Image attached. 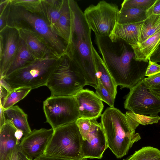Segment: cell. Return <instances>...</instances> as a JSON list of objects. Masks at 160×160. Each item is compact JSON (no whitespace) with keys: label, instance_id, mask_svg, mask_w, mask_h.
<instances>
[{"label":"cell","instance_id":"cell-1","mask_svg":"<svg viewBox=\"0 0 160 160\" xmlns=\"http://www.w3.org/2000/svg\"><path fill=\"white\" fill-rule=\"evenodd\" d=\"M95 43L117 86L130 89L144 79L148 62L136 60L130 45L122 40L113 42L109 37L96 35Z\"/></svg>","mask_w":160,"mask_h":160},{"label":"cell","instance_id":"cell-2","mask_svg":"<svg viewBox=\"0 0 160 160\" xmlns=\"http://www.w3.org/2000/svg\"><path fill=\"white\" fill-rule=\"evenodd\" d=\"M72 25L69 43L66 55L72 64L82 74L87 85L95 89L98 85L96 61L91 37V30L85 18L83 12L77 2L68 0Z\"/></svg>","mask_w":160,"mask_h":160},{"label":"cell","instance_id":"cell-3","mask_svg":"<svg viewBox=\"0 0 160 160\" xmlns=\"http://www.w3.org/2000/svg\"><path fill=\"white\" fill-rule=\"evenodd\" d=\"M101 124L108 148L118 158L126 155L133 144L141 139L135 129L141 124L139 115L131 112L125 114L117 108H107L102 114Z\"/></svg>","mask_w":160,"mask_h":160},{"label":"cell","instance_id":"cell-4","mask_svg":"<svg viewBox=\"0 0 160 160\" xmlns=\"http://www.w3.org/2000/svg\"><path fill=\"white\" fill-rule=\"evenodd\" d=\"M8 26L16 29L30 30L43 38L59 56L62 57L66 54L67 44L52 32L41 15L32 13L11 4Z\"/></svg>","mask_w":160,"mask_h":160},{"label":"cell","instance_id":"cell-5","mask_svg":"<svg viewBox=\"0 0 160 160\" xmlns=\"http://www.w3.org/2000/svg\"><path fill=\"white\" fill-rule=\"evenodd\" d=\"M86 85L83 76L65 55L59 59L46 86L51 96L73 97Z\"/></svg>","mask_w":160,"mask_h":160},{"label":"cell","instance_id":"cell-6","mask_svg":"<svg viewBox=\"0 0 160 160\" xmlns=\"http://www.w3.org/2000/svg\"><path fill=\"white\" fill-rule=\"evenodd\" d=\"M60 58L37 59L27 66L2 78L12 89L21 87L32 89L46 86Z\"/></svg>","mask_w":160,"mask_h":160},{"label":"cell","instance_id":"cell-7","mask_svg":"<svg viewBox=\"0 0 160 160\" xmlns=\"http://www.w3.org/2000/svg\"><path fill=\"white\" fill-rule=\"evenodd\" d=\"M82 138L76 121L54 130L43 154L74 159L83 158Z\"/></svg>","mask_w":160,"mask_h":160},{"label":"cell","instance_id":"cell-8","mask_svg":"<svg viewBox=\"0 0 160 160\" xmlns=\"http://www.w3.org/2000/svg\"><path fill=\"white\" fill-rule=\"evenodd\" d=\"M43 110L46 122L54 130L80 117L74 96H50L44 101Z\"/></svg>","mask_w":160,"mask_h":160},{"label":"cell","instance_id":"cell-9","mask_svg":"<svg viewBox=\"0 0 160 160\" xmlns=\"http://www.w3.org/2000/svg\"><path fill=\"white\" fill-rule=\"evenodd\" d=\"M119 10L116 3L101 1L96 5H90L83 14L88 26L95 35L109 37L117 22Z\"/></svg>","mask_w":160,"mask_h":160},{"label":"cell","instance_id":"cell-10","mask_svg":"<svg viewBox=\"0 0 160 160\" xmlns=\"http://www.w3.org/2000/svg\"><path fill=\"white\" fill-rule=\"evenodd\" d=\"M130 90L124 102L125 109L139 115H158L160 99L149 91L143 79Z\"/></svg>","mask_w":160,"mask_h":160},{"label":"cell","instance_id":"cell-11","mask_svg":"<svg viewBox=\"0 0 160 160\" xmlns=\"http://www.w3.org/2000/svg\"><path fill=\"white\" fill-rule=\"evenodd\" d=\"M91 120L90 131L82 138L83 158L100 159L108 148L107 139L101 123L96 119Z\"/></svg>","mask_w":160,"mask_h":160},{"label":"cell","instance_id":"cell-12","mask_svg":"<svg viewBox=\"0 0 160 160\" xmlns=\"http://www.w3.org/2000/svg\"><path fill=\"white\" fill-rule=\"evenodd\" d=\"M52 128L34 129L23 136L19 145L20 149L26 158L33 160L43 154L54 132Z\"/></svg>","mask_w":160,"mask_h":160},{"label":"cell","instance_id":"cell-13","mask_svg":"<svg viewBox=\"0 0 160 160\" xmlns=\"http://www.w3.org/2000/svg\"><path fill=\"white\" fill-rule=\"evenodd\" d=\"M0 37L2 40L3 51L0 57V78L4 77L18 51L20 38L18 30L7 26L0 32Z\"/></svg>","mask_w":160,"mask_h":160},{"label":"cell","instance_id":"cell-14","mask_svg":"<svg viewBox=\"0 0 160 160\" xmlns=\"http://www.w3.org/2000/svg\"><path fill=\"white\" fill-rule=\"evenodd\" d=\"M17 29L20 38L25 42L36 59L47 57H62L56 52L43 38L36 33L26 28Z\"/></svg>","mask_w":160,"mask_h":160},{"label":"cell","instance_id":"cell-15","mask_svg":"<svg viewBox=\"0 0 160 160\" xmlns=\"http://www.w3.org/2000/svg\"><path fill=\"white\" fill-rule=\"evenodd\" d=\"M74 97L80 118L96 119L101 116L102 101L93 91L83 89Z\"/></svg>","mask_w":160,"mask_h":160},{"label":"cell","instance_id":"cell-16","mask_svg":"<svg viewBox=\"0 0 160 160\" xmlns=\"http://www.w3.org/2000/svg\"><path fill=\"white\" fill-rule=\"evenodd\" d=\"M144 21L126 24L117 22L109 37L113 42L122 40L130 46L135 44L138 42Z\"/></svg>","mask_w":160,"mask_h":160},{"label":"cell","instance_id":"cell-17","mask_svg":"<svg viewBox=\"0 0 160 160\" xmlns=\"http://www.w3.org/2000/svg\"><path fill=\"white\" fill-rule=\"evenodd\" d=\"M16 130L12 123L8 120L0 128V160H7L18 145L15 136Z\"/></svg>","mask_w":160,"mask_h":160},{"label":"cell","instance_id":"cell-18","mask_svg":"<svg viewBox=\"0 0 160 160\" xmlns=\"http://www.w3.org/2000/svg\"><path fill=\"white\" fill-rule=\"evenodd\" d=\"M160 44V31L141 43L131 46L135 54V60L148 62V59Z\"/></svg>","mask_w":160,"mask_h":160},{"label":"cell","instance_id":"cell-19","mask_svg":"<svg viewBox=\"0 0 160 160\" xmlns=\"http://www.w3.org/2000/svg\"><path fill=\"white\" fill-rule=\"evenodd\" d=\"M64 2V0H41L42 16L53 33L62 13Z\"/></svg>","mask_w":160,"mask_h":160},{"label":"cell","instance_id":"cell-20","mask_svg":"<svg viewBox=\"0 0 160 160\" xmlns=\"http://www.w3.org/2000/svg\"><path fill=\"white\" fill-rule=\"evenodd\" d=\"M96 66V76L103 86L115 98L117 93V85L104 62L95 48L93 49Z\"/></svg>","mask_w":160,"mask_h":160},{"label":"cell","instance_id":"cell-21","mask_svg":"<svg viewBox=\"0 0 160 160\" xmlns=\"http://www.w3.org/2000/svg\"><path fill=\"white\" fill-rule=\"evenodd\" d=\"M72 18L68 0H64L61 15L56 24L54 33L67 45L70 41Z\"/></svg>","mask_w":160,"mask_h":160},{"label":"cell","instance_id":"cell-22","mask_svg":"<svg viewBox=\"0 0 160 160\" xmlns=\"http://www.w3.org/2000/svg\"><path fill=\"white\" fill-rule=\"evenodd\" d=\"M6 120L11 122L17 129L23 132L25 136L32 132L28 121V116L18 106L4 110Z\"/></svg>","mask_w":160,"mask_h":160},{"label":"cell","instance_id":"cell-23","mask_svg":"<svg viewBox=\"0 0 160 160\" xmlns=\"http://www.w3.org/2000/svg\"><path fill=\"white\" fill-rule=\"evenodd\" d=\"M36 60L25 42L20 38L17 52L4 77L8 76L18 69L27 66Z\"/></svg>","mask_w":160,"mask_h":160},{"label":"cell","instance_id":"cell-24","mask_svg":"<svg viewBox=\"0 0 160 160\" xmlns=\"http://www.w3.org/2000/svg\"><path fill=\"white\" fill-rule=\"evenodd\" d=\"M149 8L120 9L117 16V22L126 24L143 21L149 16Z\"/></svg>","mask_w":160,"mask_h":160},{"label":"cell","instance_id":"cell-25","mask_svg":"<svg viewBox=\"0 0 160 160\" xmlns=\"http://www.w3.org/2000/svg\"><path fill=\"white\" fill-rule=\"evenodd\" d=\"M160 31V14H151L144 21L138 43H141Z\"/></svg>","mask_w":160,"mask_h":160},{"label":"cell","instance_id":"cell-26","mask_svg":"<svg viewBox=\"0 0 160 160\" xmlns=\"http://www.w3.org/2000/svg\"><path fill=\"white\" fill-rule=\"evenodd\" d=\"M123 160H160V150L151 146L143 147Z\"/></svg>","mask_w":160,"mask_h":160},{"label":"cell","instance_id":"cell-27","mask_svg":"<svg viewBox=\"0 0 160 160\" xmlns=\"http://www.w3.org/2000/svg\"><path fill=\"white\" fill-rule=\"evenodd\" d=\"M32 89L27 87H21L13 89L8 94L2 106L5 109L11 108L24 98Z\"/></svg>","mask_w":160,"mask_h":160},{"label":"cell","instance_id":"cell-28","mask_svg":"<svg viewBox=\"0 0 160 160\" xmlns=\"http://www.w3.org/2000/svg\"><path fill=\"white\" fill-rule=\"evenodd\" d=\"M12 5L21 7L32 13L42 16L41 0H11Z\"/></svg>","mask_w":160,"mask_h":160},{"label":"cell","instance_id":"cell-29","mask_svg":"<svg viewBox=\"0 0 160 160\" xmlns=\"http://www.w3.org/2000/svg\"><path fill=\"white\" fill-rule=\"evenodd\" d=\"M157 0H124L121 4L120 9L128 8H149Z\"/></svg>","mask_w":160,"mask_h":160},{"label":"cell","instance_id":"cell-30","mask_svg":"<svg viewBox=\"0 0 160 160\" xmlns=\"http://www.w3.org/2000/svg\"><path fill=\"white\" fill-rule=\"evenodd\" d=\"M95 89L96 94L102 101L108 105L110 107H113L115 98L98 80V85Z\"/></svg>","mask_w":160,"mask_h":160},{"label":"cell","instance_id":"cell-31","mask_svg":"<svg viewBox=\"0 0 160 160\" xmlns=\"http://www.w3.org/2000/svg\"><path fill=\"white\" fill-rule=\"evenodd\" d=\"M77 125L82 138L86 136L90 131L92 122L91 119L80 118L76 121Z\"/></svg>","mask_w":160,"mask_h":160},{"label":"cell","instance_id":"cell-32","mask_svg":"<svg viewBox=\"0 0 160 160\" xmlns=\"http://www.w3.org/2000/svg\"><path fill=\"white\" fill-rule=\"evenodd\" d=\"M11 6V1L4 10L0 13V32L8 26V21Z\"/></svg>","mask_w":160,"mask_h":160},{"label":"cell","instance_id":"cell-33","mask_svg":"<svg viewBox=\"0 0 160 160\" xmlns=\"http://www.w3.org/2000/svg\"><path fill=\"white\" fill-rule=\"evenodd\" d=\"M144 82L148 89L160 85V73L143 79Z\"/></svg>","mask_w":160,"mask_h":160},{"label":"cell","instance_id":"cell-34","mask_svg":"<svg viewBox=\"0 0 160 160\" xmlns=\"http://www.w3.org/2000/svg\"><path fill=\"white\" fill-rule=\"evenodd\" d=\"M148 64L145 76L149 77L160 73V65L148 60Z\"/></svg>","mask_w":160,"mask_h":160},{"label":"cell","instance_id":"cell-35","mask_svg":"<svg viewBox=\"0 0 160 160\" xmlns=\"http://www.w3.org/2000/svg\"><path fill=\"white\" fill-rule=\"evenodd\" d=\"M33 160H88V159L86 158H83L80 159H71L48 156L43 154Z\"/></svg>","mask_w":160,"mask_h":160},{"label":"cell","instance_id":"cell-36","mask_svg":"<svg viewBox=\"0 0 160 160\" xmlns=\"http://www.w3.org/2000/svg\"><path fill=\"white\" fill-rule=\"evenodd\" d=\"M149 16L151 14H160V0H157L153 5L148 9Z\"/></svg>","mask_w":160,"mask_h":160},{"label":"cell","instance_id":"cell-37","mask_svg":"<svg viewBox=\"0 0 160 160\" xmlns=\"http://www.w3.org/2000/svg\"><path fill=\"white\" fill-rule=\"evenodd\" d=\"M150 59L153 62L160 63V44L151 55Z\"/></svg>","mask_w":160,"mask_h":160},{"label":"cell","instance_id":"cell-38","mask_svg":"<svg viewBox=\"0 0 160 160\" xmlns=\"http://www.w3.org/2000/svg\"><path fill=\"white\" fill-rule=\"evenodd\" d=\"M0 86V105L2 106L5 100L10 92L6 88Z\"/></svg>","mask_w":160,"mask_h":160},{"label":"cell","instance_id":"cell-39","mask_svg":"<svg viewBox=\"0 0 160 160\" xmlns=\"http://www.w3.org/2000/svg\"><path fill=\"white\" fill-rule=\"evenodd\" d=\"M19 145L14 150L7 160H19L18 152L20 148Z\"/></svg>","mask_w":160,"mask_h":160},{"label":"cell","instance_id":"cell-40","mask_svg":"<svg viewBox=\"0 0 160 160\" xmlns=\"http://www.w3.org/2000/svg\"><path fill=\"white\" fill-rule=\"evenodd\" d=\"M148 90L160 99V85L150 88Z\"/></svg>","mask_w":160,"mask_h":160},{"label":"cell","instance_id":"cell-41","mask_svg":"<svg viewBox=\"0 0 160 160\" xmlns=\"http://www.w3.org/2000/svg\"><path fill=\"white\" fill-rule=\"evenodd\" d=\"M15 136L17 139V144L19 145L21 139L24 136L23 132L21 130L17 129L15 133Z\"/></svg>","mask_w":160,"mask_h":160},{"label":"cell","instance_id":"cell-42","mask_svg":"<svg viewBox=\"0 0 160 160\" xmlns=\"http://www.w3.org/2000/svg\"><path fill=\"white\" fill-rule=\"evenodd\" d=\"M0 128H1L5 123L6 120L5 117L4 109L1 105H0Z\"/></svg>","mask_w":160,"mask_h":160},{"label":"cell","instance_id":"cell-43","mask_svg":"<svg viewBox=\"0 0 160 160\" xmlns=\"http://www.w3.org/2000/svg\"><path fill=\"white\" fill-rule=\"evenodd\" d=\"M0 84L1 86L6 88L10 92L13 90L3 78H0Z\"/></svg>","mask_w":160,"mask_h":160},{"label":"cell","instance_id":"cell-44","mask_svg":"<svg viewBox=\"0 0 160 160\" xmlns=\"http://www.w3.org/2000/svg\"><path fill=\"white\" fill-rule=\"evenodd\" d=\"M11 1V0H0V13L4 10Z\"/></svg>","mask_w":160,"mask_h":160},{"label":"cell","instance_id":"cell-45","mask_svg":"<svg viewBox=\"0 0 160 160\" xmlns=\"http://www.w3.org/2000/svg\"><path fill=\"white\" fill-rule=\"evenodd\" d=\"M19 160H27L26 157L22 153L20 150L18 152Z\"/></svg>","mask_w":160,"mask_h":160},{"label":"cell","instance_id":"cell-46","mask_svg":"<svg viewBox=\"0 0 160 160\" xmlns=\"http://www.w3.org/2000/svg\"><path fill=\"white\" fill-rule=\"evenodd\" d=\"M27 160H29V159H28L27 158Z\"/></svg>","mask_w":160,"mask_h":160}]
</instances>
